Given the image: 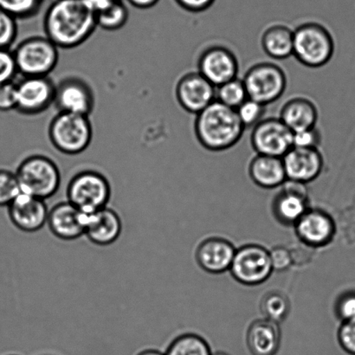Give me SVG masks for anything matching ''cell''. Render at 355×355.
<instances>
[{
	"label": "cell",
	"mask_w": 355,
	"mask_h": 355,
	"mask_svg": "<svg viewBox=\"0 0 355 355\" xmlns=\"http://www.w3.org/2000/svg\"><path fill=\"white\" fill-rule=\"evenodd\" d=\"M245 130L236 111L216 100L195 116V137L202 148L212 153L235 147Z\"/></svg>",
	"instance_id": "cell-2"
},
{
	"label": "cell",
	"mask_w": 355,
	"mask_h": 355,
	"mask_svg": "<svg viewBox=\"0 0 355 355\" xmlns=\"http://www.w3.org/2000/svg\"><path fill=\"white\" fill-rule=\"evenodd\" d=\"M165 355H211L210 346L203 337L184 334L170 344Z\"/></svg>",
	"instance_id": "cell-27"
},
{
	"label": "cell",
	"mask_w": 355,
	"mask_h": 355,
	"mask_svg": "<svg viewBox=\"0 0 355 355\" xmlns=\"http://www.w3.org/2000/svg\"><path fill=\"white\" fill-rule=\"evenodd\" d=\"M242 80L249 98L266 106L279 100L288 87L286 71L273 60L253 62L247 68Z\"/></svg>",
	"instance_id": "cell-6"
},
{
	"label": "cell",
	"mask_w": 355,
	"mask_h": 355,
	"mask_svg": "<svg viewBox=\"0 0 355 355\" xmlns=\"http://www.w3.org/2000/svg\"><path fill=\"white\" fill-rule=\"evenodd\" d=\"M67 198L85 214L107 207L111 198V187L107 178L93 170H85L72 178L67 187Z\"/></svg>",
	"instance_id": "cell-8"
},
{
	"label": "cell",
	"mask_w": 355,
	"mask_h": 355,
	"mask_svg": "<svg viewBox=\"0 0 355 355\" xmlns=\"http://www.w3.org/2000/svg\"><path fill=\"white\" fill-rule=\"evenodd\" d=\"M267 106L248 98L236 110L239 120L246 128H252L266 118Z\"/></svg>",
	"instance_id": "cell-31"
},
{
	"label": "cell",
	"mask_w": 355,
	"mask_h": 355,
	"mask_svg": "<svg viewBox=\"0 0 355 355\" xmlns=\"http://www.w3.org/2000/svg\"><path fill=\"white\" fill-rule=\"evenodd\" d=\"M96 28V12L85 0H54L44 17L45 37L65 50L85 43Z\"/></svg>",
	"instance_id": "cell-1"
},
{
	"label": "cell",
	"mask_w": 355,
	"mask_h": 355,
	"mask_svg": "<svg viewBox=\"0 0 355 355\" xmlns=\"http://www.w3.org/2000/svg\"><path fill=\"white\" fill-rule=\"evenodd\" d=\"M298 238L306 245L322 247L332 241L336 225L331 216L320 209H308L295 223Z\"/></svg>",
	"instance_id": "cell-17"
},
{
	"label": "cell",
	"mask_w": 355,
	"mask_h": 355,
	"mask_svg": "<svg viewBox=\"0 0 355 355\" xmlns=\"http://www.w3.org/2000/svg\"><path fill=\"white\" fill-rule=\"evenodd\" d=\"M197 71L215 87L239 78V55L228 44L211 42L201 49L197 58Z\"/></svg>",
	"instance_id": "cell-9"
},
{
	"label": "cell",
	"mask_w": 355,
	"mask_h": 355,
	"mask_svg": "<svg viewBox=\"0 0 355 355\" xmlns=\"http://www.w3.org/2000/svg\"><path fill=\"white\" fill-rule=\"evenodd\" d=\"M274 203V214L284 225H295L307 211L309 195L306 184L287 180Z\"/></svg>",
	"instance_id": "cell-18"
},
{
	"label": "cell",
	"mask_w": 355,
	"mask_h": 355,
	"mask_svg": "<svg viewBox=\"0 0 355 355\" xmlns=\"http://www.w3.org/2000/svg\"><path fill=\"white\" fill-rule=\"evenodd\" d=\"M287 180L308 184L318 179L324 168L320 148L293 147L283 157Z\"/></svg>",
	"instance_id": "cell-16"
},
{
	"label": "cell",
	"mask_w": 355,
	"mask_h": 355,
	"mask_svg": "<svg viewBox=\"0 0 355 355\" xmlns=\"http://www.w3.org/2000/svg\"><path fill=\"white\" fill-rule=\"evenodd\" d=\"M45 0H0V8L16 19H29L40 13Z\"/></svg>",
	"instance_id": "cell-30"
},
{
	"label": "cell",
	"mask_w": 355,
	"mask_h": 355,
	"mask_svg": "<svg viewBox=\"0 0 355 355\" xmlns=\"http://www.w3.org/2000/svg\"><path fill=\"white\" fill-rule=\"evenodd\" d=\"M236 249L228 240L210 238L198 245L196 259L202 269L211 274H221L230 270Z\"/></svg>",
	"instance_id": "cell-21"
},
{
	"label": "cell",
	"mask_w": 355,
	"mask_h": 355,
	"mask_svg": "<svg viewBox=\"0 0 355 355\" xmlns=\"http://www.w3.org/2000/svg\"><path fill=\"white\" fill-rule=\"evenodd\" d=\"M338 340L346 353L355 355V319L343 322L338 331Z\"/></svg>",
	"instance_id": "cell-36"
},
{
	"label": "cell",
	"mask_w": 355,
	"mask_h": 355,
	"mask_svg": "<svg viewBox=\"0 0 355 355\" xmlns=\"http://www.w3.org/2000/svg\"><path fill=\"white\" fill-rule=\"evenodd\" d=\"M87 214L71 203L61 202L49 211L47 224L52 234L64 241L85 236Z\"/></svg>",
	"instance_id": "cell-19"
},
{
	"label": "cell",
	"mask_w": 355,
	"mask_h": 355,
	"mask_svg": "<svg viewBox=\"0 0 355 355\" xmlns=\"http://www.w3.org/2000/svg\"><path fill=\"white\" fill-rule=\"evenodd\" d=\"M322 141V133L318 126L293 133V147L320 148Z\"/></svg>",
	"instance_id": "cell-34"
},
{
	"label": "cell",
	"mask_w": 355,
	"mask_h": 355,
	"mask_svg": "<svg viewBox=\"0 0 355 355\" xmlns=\"http://www.w3.org/2000/svg\"><path fill=\"white\" fill-rule=\"evenodd\" d=\"M249 98L242 78H236L216 87V101L236 110Z\"/></svg>",
	"instance_id": "cell-28"
},
{
	"label": "cell",
	"mask_w": 355,
	"mask_h": 355,
	"mask_svg": "<svg viewBox=\"0 0 355 355\" xmlns=\"http://www.w3.org/2000/svg\"><path fill=\"white\" fill-rule=\"evenodd\" d=\"M16 176L21 193L47 200L60 187L61 175L57 164L47 156L33 155L17 166Z\"/></svg>",
	"instance_id": "cell-5"
},
{
	"label": "cell",
	"mask_w": 355,
	"mask_h": 355,
	"mask_svg": "<svg viewBox=\"0 0 355 355\" xmlns=\"http://www.w3.org/2000/svg\"><path fill=\"white\" fill-rule=\"evenodd\" d=\"M48 135L58 151L64 155H78L92 144L93 127L88 116L58 112L49 125Z\"/></svg>",
	"instance_id": "cell-4"
},
{
	"label": "cell",
	"mask_w": 355,
	"mask_h": 355,
	"mask_svg": "<svg viewBox=\"0 0 355 355\" xmlns=\"http://www.w3.org/2000/svg\"><path fill=\"white\" fill-rule=\"evenodd\" d=\"M20 193L16 173L0 169V207H8Z\"/></svg>",
	"instance_id": "cell-32"
},
{
	"label": "cell",
	"mask_w": 355,
	"mask_h": 355,
	"mask_svg": "<svg viewBox=\"0 0 355 355\" xmlns=\"http://www.w3.org/2000/svg\"><path fill=\"white\" fill-rule=\"evenodd\" d=\"M135 8L147 10L153 8L159 2V0H126Z\"/></svg>",
	"instance_id": "cell-42"
},
{
	"label": "cell",
	"mask_w": 355,
	"mask_h": 355,
	"mask_svg": "<svg viewBox=\"0 0 355 355\" xmlns=\"http://www.w3.org/2000/svg\"><path fill=\"white\" fill-rule=\"evenodd\" d=\"M137 355H165L164 354H162V352H159L158 350L155 349H148L142 351L140 354Z\"/></svg>",
	"instance_id": "cell-43"
},
{
	"label": "cell",
	"mask_w": 355,
	"mask_h": 355,
	"mask_svg": "<svg viewBox=\"0 0 355 355\" xmlns=\"http://www.w3.org/2000/svg\"><path fill=\"white\" fill-rule=\"evenodd\" d=\"M16 82H10L0 85V112L16 110Z\"/></svg>",
	"instance_id": "cell-38"
},
{
	"label": "cell",
	"mask_w": 355,
	"mask_h": 355,
	"mask_svg": "<svg viewBox=\"0 0 355 355\" xmlns=\"http://www.w3.org/2000/svg\"><path fill=\"white\" fill-rule=\"evenodd\" d=\"M97 27L107 31L121 29L127 24L130 12L123 0H118L107 8L96 13Z\"/></svg>",
	"instance_id": "cell-29"
},
{
	"label": "cell",
	"mask_w": 355,
	"mask_h": 355,
	"mask_svg": "<svg viewBox=\"0 0 355 355\" xmlns=\"http://www.w3.org/2000/svg\"><path fill=\"white\" fill-rule=\"evenodd\" d=\"M278 117L295 133L318 126L319 109L311 97L295 95L285 101Z\"/></svg>",
	"instance_id": "cell-20"
},
{
	"label": "cell",
	"mask_w": 355,
	"mask_h": 355,
	"mask_svg": "<svg viewBox=\"0 0 355 355\" xmlns=\"http://www.w3.org/2000/svg\"><path fill=\"white\" fill-rule=\"evenodd\" d=\"M260 309L264 318L279 324L290 314L291 301L283 292L270 291L263 297Z\"/></svg>",
	"instance_id": "cell-26"
},
{
	"label": "cell",
	"mask_w": 355,
	"mask_h": 355,
	"mask_svg": "<svg viewBox=\"0 0 355 355\" xmlns=\"http://www.w3.org/2000/svg\"><path fill=\"white\" fill-rule=\"evenodd\" d=\"M336 312L343 322L355 319V293L343 295L337 302Z\"/></svg>",
	"instance_id": "cell-39"
},
{
	"label": "cell",
	"mask_w": 355,
	"mask_h": 355,
	"mask_svg": "<svg viewBox=\"0 0 355 355\" xmlns=\"http://www.w3.org/2000/svg\"><path fill=\"white\" fill-rule=\"evenodd\" d=\"M8 215L19 231L33 233L47 224L49 209L44 200L21 193L9 205Z\"/></svg>",
	"instance_id": "cell-15"
},
{
	"label": "cell",
	"mask_w": 355,
	"mask_h": 355,
	"mask_svg": "<svg viewBox=\"0 0 355 355\" xmlns=\"http://www.w3.org/2000/svg\"><path fill=\"white\" fill-rule=\"evenodd\" d=\"M211 355H229V354L223 353V352H219V353H216V354H211Z\"/></svg>",
	"instance_id": "cell-44"
},
{
	"label": "cell",
	"mask_w": 355,
	"mask_h": 355,
	"mask_svg": "<svg viewBox=\"0 0 355 355\" xmlns=\"http://www.w3.org/2000/svg\"><path fill=\"white\" fill-rule=\"evenodd\" d=\"M250 142L255 154L283 158L293 148V132L279 117H266L252 128Z\"/></svg>",
	"instance_id": "cell-11"
},
{
	"label": "cell",
	"mask_w": 355,
	"mask_h": 355,
	"mask_svg": "<svg viewBox=\"0 0 355 355\" xmlns=\"http://www.w3.org/2000/svg\"><path fill=\"white\" fill-rule=\"evenodd\" d=\"M17 74L13 52L8 49H0V85L13 82Z\"/></svg>",
	"instance_id": "cell-35"
},
{
	"label": "cell",
	"mask_w": 355,
	"mask_h": 355,
	"mask_svg": "<svg viewBox=\"0 0 355 355\" xmlns=\"http://www.w3.org/2000/svg\"><path fill=\"white\" fill-rule=\"evenodd\" d=\"M47 37H27L17 45L13 55L22 76H49L57 67L59 51Z\"/></svg>",
	"instance_id": "cell-7"
},
{
	"label": "cell",
	"mask_w": 355,
	"mask_h": 355,
	"mask_svg": "<svg viewBox=\"0 0 355 355\" xmlns=\"http://www.w3.org/2000/svg\"><path fill=\"white\" fill-rule=\"evenodd\" d=\"M335 52V38L325 24L307 20L294 27L293 57L302 65L322 68L332 60Z\"/></svg>",
	"instance_id": "cell-3"
},
{
	"label": "cell",
	"mask_w": 355,
	"mask_h": 355,
	"mask_svg": "<svg viewBox=\"0 0 355 355\" xmlns=\"http://www.w3.org/2000/svg\"><path fill=\"white\" fill-rule=\"evenodd\" d=\"M230 271L239 283L256 286L273 272L269 250L259 245H247L236 250Z\"/></svg>",
	"instance_id": "cell-10"
},
{
	"label": "cell",
	"mask_w": 355,
	"mask_h": 355,
	"mask_svg": "<svg viewBox=\"0 0 355 355\" xmlns=\"http://www.w3.org/2000/svg\"><path fill=\"white\" fill-rule=\"evenodd\" d=\"M123 224L120 216L113 209L103 208L87 214L85 236L99 246L112 245L121 236Z\"/></svg>",
	"instance_id": "cell-22"
},
{
	"label": "cell",
	"mask_w": 355,
	"mask_h": 355,
	"mask_svg": "<svg viewBox=\"0 0 355 355\" xmlns=\"http://www.w3.org/2000/svg\"><path fill=\"white\" fill-rule=\"evenodd\" d=\"M278 323L268 319L253 322L247 331L246 343L252 355H276L281 344Z\"/></svg>",
	"instance_id": "cell-25"
},
{
	"label": "cell",
	"mask_w": 355,
	"mask_h": 355,
	"mask_svg": "<svg viewBox=\"0 0 355 355\" xmlns=\"http://www.w3.org/2000/svg\"><path fill=\"white\" fill-rule=\"evenodd\" d=\"M215 1L216 0H175L181 8L191 13L205 12Z\"/></svg>",
	"instance_id": "cell-40"
},
{
	"label": "cell",
	"mask_w": 355,
	"mask_h": 355,
	"mask_svg": "<svg viewBox=\"0 0 355 355\" xmlns=\"http://www.w3.org/2000/svg\"><path fill=\"white\" fill-rule=\"evenodd\" d=\"M17 19L0 8V49L12 47L17 36Z\"/></svg>",
	"instance_id": "cell-33"
},
{
	"label": "cell",
	"mask_w": 355,
	"mask_h": 355,
	"mask_svg": "<svg viewBox=\"0 0 355 355\" xmlns=\"http://www.w3.org/2000/svg\"><path fill=\"white\" fill-rule=\"evenodd\" d=\"M85 1L88 3L90 8L96 13L113 5V3L117 2L118 0H85Z\"/></svg>",
	"instance_id": "cell-41"
},
{
	"label": "cell",
	"mask_w": 355,
	"mask_h": 355,
	"mask_svg": "<svg viewBox=\"0 0 355 355\" xmlns=\"http://www.w3.org/2000/svg\"><path fill=\"white\" fill-rule=\"evenodd\" d=\"M178 103L186 112L196 116L216 100V87L196 71L184 73L175 86Z\"/></svg>",
	"instance_id": "cell-14"
},
{
	"label": "cell",
	"mask_w": 355,
	"mask_h": 355,
	"mask_svg": "<svg viewBox=\"0 0 355 355\" xmlns=\"http://www.w3.org/2000/svg\"><path fill=\"white\" fill-rule=\"evenodd\" d=\"M271 266L273 271H285L293 263V255L284 246H276L270 250Z\"/></svg>",
	"instance_id": "cell-37"
},
{
	"label": "cell",
	"mask_w": 355,
	"mask_h": 355,
	"mask_svg": "<svg viewBox=\"0 0 355 355\" xmlns=\"http://www.w3.org/2000/svg\"><path fill=\"white\" fill-rule=\"evenodd\" d=\"M260 45L271 60L283 61L293 57L294 28L282 22L268 24L260 34Z\"/></svg>",
	"instance_id": "cell-23"
},
{
	"label": "cell",
	"mask_w": 355,
	"mask_h": 355,
	"mask_svg": "<svg viewBox=\"0 0 355 355\" xmlns=\"http://www.w3.org/2000/svg\"><path fill=\"white\" fill-rule=\"evenodd\" d=\"M95 104L92 86L78 76H67L55 85L54 106L58 112L89 116Z\"/></svg>",
	"instance_id": "cell-13"
},
{
	"label": "cell",
	"mask_w": 355,
	"mask_h": 355,
	"mask_svg": "<svg viewBox=\"0 0 355 355\" xmlns=\"http://www.w3.org/2000/svg\"><path fill=\"white\" fill-rule=\"evenodd\" d=\"M16 88V110L24 116H37L54 105L55 83L49 76H23Z\"/></svg>",
	"instance_id": "cell-12"
},
{
	"label": "cell",
	"mask_w": 355,
	"mask_h": 355,
	"mask_svg": "<svg viewBox=\"0 0 355 355\" xmlns=\"http://www.w3.org/2000/svg\"><path fill=\"white\" fill-rule=\"evenodd\" d=\"M248 173L254 183L264 189L283 186L287 180L283 158L255 154L250 159Z\"/></svg>",
	"instance_id": "cell-24"
}]
</instances>
